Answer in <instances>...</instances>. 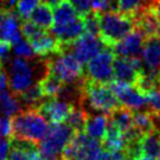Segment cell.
I'll use <instances>...</instances> for the list:
<instances>
[{"mask_svg":"<svg viewBox=\"0 0 160 160\" xmlns=\"http://www.w3.org/2000/svg\"><path fill=\"white\" fill-rule=\"evenodd\" d=\"M50 30L59 41L61 50L85 33L84 19L77 13L68 0H61L59 5L53 8V24Z\"/></svg>","mask_w":160,"mask_h":160,"instance_id":"1","label":"cell"},{"mask_svg":"<svg viewBox=\"0 0 160 160\" xmlns=\"http://www.w3.org/2000/svg\"><path fill=\"white\" fill-rule=\"evenodd\" d=\"M33 61L34 60L22 59L18 57L10 60L7 71L8 86L10 90L18 97L21 93H24L27 88H30L32 85H34L35 80L40 81L48 73V70L41 71V68L47 67V60H44L41 66H37V61L34 64Z\"/></svg>","mask_w":160,"mask_h":160,"instance_id":"2","label":"cell"},{"mask_svg":"<svg viewBox=\"0 0 160 160\" xmlns=\"http://www.w3.org/2000/svg\"><path fill=\"white\" fill-rule=\"evenodd\" d=\"M13 138L26 140L38 145L45 138L50 122L37 108L20 111L11 118Z\"/></svg>","mask_w":160,"mask_h":160,"instance_id":"3","label":"cell"},{"mask_svg":"<svg viewBox=\"0 0 160 160\" xmlns=\"http://www.w3.org/2000/svg\"><path fill=\"white\" fill-rule=\"evenodd\" d=\"M134 28V19L130 15L118 11L99 13V37L108 47L115 45Z\"/></svg>","mask_w":160,"mask_h":160,"instance_id":"4","label":"cell"},{"mask_svg":"<svg viewBox=\"0 0 160 160\" xmlns=\"http://www.w3.org/2000/svg\"><path fill=\"white\" fill-rule=\"evenodd\" d=\"M81 92H82L81 106L86 104L92 110L99 113L108 115L121 106L108 84L94 82L84 78Z\"/></svg>","mask_w":160,"mask_h":160,"instance_id":"5","label":"cell"},{"mask_svg":"<svg viewBox=\"0 0 160 160\" xmlns=\"http://www.w3.org/2000/svg\"><path fill=\"white\" fill-rule=\"evenodd\" d=\"M48 73L55 75L64 85H75L84 79V67L68 50H61L47 58Z\"/></svg>","mask_w":160,"mask_h":160,"instance_id":"6","label":"cell"},{"mask_svg":"<svg viewBox=\"0 0 160 160\" xmlns=\"http://www.w3.org/2000/svg\"><path fill=\"white\" fill-rule=\"evenodd\" d=\"M75 134L66 122L50 124L45 138L39 142V152L45 160H62V152Z\"/></svg>","mask_w":160,"mask_h":160,"instance_id":"7","label":"cell"},{"mask_svg":"<svg viewBox=\"0 0 160 160\" xmlns=\"http://www.w3.org/2000/svg\"><path fill=\"white\" fill-rule=\"evenodd\" d=\"M104 152L102 142L84 132H77L62 152V160H99Z\"/></svg>","mask_w":160,"mask_h":160,"instance_id":"8","label":"cell"},{"mask_svg":"<svg viewBox=\"0 0 160 160\" xmlns=\"http://www.w3.org/2000/svg\"><path fill=\"white\" fill-rule=\"evenodd\" d=\"M115 54L111 47H105L86 64L84 78L94 82L110 84L114 80L113 77V61Z\"/></svg>","mask_w":160,"mask_h":160,"instance_id":"9","label":"cell"},{"mask_svg":"<svg viewBox=\"0 0 160 160\" xmlns=\"http://www.w3.org/2000/svg\"><path fill=\"white\" fill-rule=\"evenodd\" d=\"M111 90L113 91L117 99L119 100L120 105L127 107L132 111L147 110L148 100L147 95L138 88L134 84H126L122 81L113 80L110 84Z\"/></svg>","mask_w":160,"mask_h":160,"instance_id":"10","label":"cell"},{"mask_svg":"<svg viewBox=\"0 0 160 160\" xmlns=\"http://www.w3.org/2000/svg\"><path fill=\"white\" fill-rule=\"evenodd\" d=\"M105 47L107 46L100 39L99 35L90 34L85 32L78 39L74 40L71 45L64 47L62 50H68L78 59L81 65H86L91 59H93Z\"/></svg>","mask_w":160,"mask_h":160,"instance_id":"11","label":"cell"},{"mask_svg":"<svg viewBox=\"0 0 160 160\" xmlns=\"http://www.w3.org/2000/svg\"><path fill=\"white\" fill-rule=\"evenodd\" d=\"M74 105L61 98H45L37 110L46 118L50 124L65 122Z\"/></svg>","mask_w":160,"mask_h":160,"instance_id":"12","label":"cell"},{"mask_svg":"<svg viewBox=\"0 0 160 160\" xmlns=\"http://www.w3.org/2000/svg\"><path fill=\"white\" fill-rule=\"evenodd\" d=\"M144 71V66L140 58H124L115 57L113 61V77L114 80L126 84H135L140 74Z\"/></svg>","mask_w":160,"mask_h":160,"instance_id":"13","label":"cell"},{"mask_svg":"<svg viewBox=\"0 0 160 160\" xmlns=\"http://www.w3.org/2000/svg\"><path fill=\"white\" fill-rule=\"evenodd\" d=\"M147 37L141 30L135 27L134 30L125 35L111 48L113 50L115 57L124 58H140Z\"/></svg>","mask_w":160,"mask_h":160,"instance_id":"14","label":"cell"},{"mask_svg":"<svg viewBox=\"0 0 160 160\" xmlns=\"http://www.w3.org/2000/svg\"><path fill=\"white\" fill-rule=\"evenodd\" d=\"M20 18L17 12L0 10V41L14 44L21 38Z\"/></svg>","mask_w":160,"mask_h":160,"instance_id":"15","label":"cell"},{"mask_svg":"<svg viewBox=\"0 0 160 160\" xmlns=\"http://www.w3.org/2000/svg\"><path fill=\"white\" fill-rule=\"evenodd\" d=\"M140 59L144 71L159 73L160 71V35L147 38L144 44Z\"/></svg>","mask_w":160,"mask_h":160,"instance_id":"16","label":"cell"},{"mask_svg":"<svg viewBox=\"0 0 160 160\" xmlns=\"http://www.w3.org/2000/svg\"><path fill=\"white\" fill-rule=\"evenodd\" d=\"M28 41L33 47L35 54L40 58H48L60 51L59 41L51 32H47V30L44 28L40 30Z\"/></svg>","mask_w":160,"mask_h":160,"instance_id":"17","label":"cell"},{"mask_svg":"<svg viewBox=\"0 0 160 160\" xmlns=\"http://www.w3.org/2000/svg\"><path fill=\"white\" fill-rule=\"evenodd\" d=\"M101 142L104 150L108 152L125 151L127 146V137L122 131H120L117 126L108 121L106 134Z\"/></svg>","mask_w":160,"mask_h":160,"instance_id":"18","label":"cell"},{"mask_svg":"<svg viewBox=\"0 0 160 160\" xmlns=\"http://www.w3.org/2000/svg\"><path fill=\"white\" fill-rule=\"evenodd\" d=\"M133 19L135 22V27L142 31L147 38L160 35V24L157 19L153 7L142 11L141 13L133 17Z\"/></svg>","mask_w":160,"mask_h":160,"instance_id":"19","label":"cell"},{"mask_svg":"<svg viewBox=\"0 0 160 160\" xmlns=\"http://www.w3.org/2000/svg\"><path fill=\"white\" fill-rule=\"evenodd\" d=\"M107 125H108V115L107 114H104V113L90 114L88 113L84 133L93 139L102 141L106 134V131H107Z\"/></svg>","mask_w":160,"mask_h":160,"instance_id":"20","label":"cell"},{"mask_svg":"<svg viewBox=\"0 0 160 160\" xmlns=\"http://www.w3.org/2000/svg\"><path fill=\"white\" fill-rule=\"evenodd\" d=\"M155 1L157 0H117V11L133 18L142 11L153 7Z\"/></svg>","mask_w":160,"mask_h":160,"instance_id":"21","label":"cell"},{"mask_svg":"<svg viewBox=\"0 0 160 160\" xmlns=\"http://www.w3.org/2000/svg\"><path fill=\"white\" fill-rule=\"evenodd\" d=\"M21 111V102L11 90L0 92V114L6 118H12Z\"/></svg>","mask_w":160,"mask_h":160,"instance_id":"22","label":"cell"},{"mask_svg":"<svg viewBox=\"0 0 160 160\" xmlns=\"http://www.w3.org/2000/svg\"><path fill=\"white\" fill-rule=\"evenodd\" d=\"M140 145L142 155L158 158L160 154V131L153 130L142 134Z\"/></svg>","mask_w":160,"mask_h":160,"instance_id":"23","label":"cell"},{"mask_svg":"<svg viewBox=\"0 0 160 160\" xmlns=\"http://www.w3.org/2000/svg\"><path fill=\"white\" fill-rule=\"evenodd\" d=\"M108 121L117 126L120 131L126 133L133 127V111L124 106H120L119 108L108 114Z\"/></svg>","mask_w":160,"mask_h":160,"instance_id":"24","label":"cell"},{"mask_svg":"<svg viewBox=\"0 0 160 160\" xmlns=\"http://www.w3.org/2000/svg\"><path fill=\"white\" fill-rule=\"evenodd\" d=\"M28 20H31L32 22H34L35 25H38L44 30H50L53 24V10L50 5L41 2L32 12Z\"/></svg>","mask_w":160,"mask_h":160,"instance_id":"25","label":"cell"},{"mask_svg":"<svg viewBox=\"0 0 160 160\" xmlns=\"http://www.w3.org/2000/svg\"><path fill=\"white\" fill-rule=\"evenodd\" d=\"M39 84L42 95L45 98H58L64 88V84L55 75L51 74V73H47L40 80Z\"/></svg>","mask_w":160,"mask_h":160,"instance_id":"26","label":"cell"},{"mask_svg":"<svg viewBox=\"0 0 160 160\" xmlns=\"http://www.w3.org/2000/svg\"><path fill=\"white\" fill-rule=\"evenodd\" d=\"M87 117H88V112L85 111V108L82 106H74L65 122L68 124L74 130L75 133L77 132H84Z\"/></svg>","mask_w":160,"mask_h":160,"instance_id":"27","label":"cell"},{"mask_svg":"<svg viewBox=\"0 0 160 160\" xmlns=\"http://www.w3.org/2000/svg\"><path fill=\"white\" fill-rule=\"evenodd\" d=\"M12 52L15 57L18 58H22V59L27 60H34L35 59V52L33 50L32 45L30 44V41L25 38H20L19 40H17L14 44L11 45Z\"/></svg>","mask_w":160,"mask_h":160,"instance_id":"28","label":"cell"},{"mask_svg":"<svg viewBox=\"0 0 160 160\" xmlns=\"http://www.w3.org/2000/svg\"><path fill=\"white\" fill-rule=\"evenodd\" d=\"M41 0H18L15 12L20 19L27 20L31 17L32 12L40 5Z\"/></svg>","mask_w":160,"mask_h":160,"instance_id":"29","label":"cell"},{"mask_svg":"<svg viewBox=\"0 0 160 160\" xmlns=\"http://www.w3.org/2000/svg\"><path fill=\"white\" fill-rule=\"evenodd\" d=\"M82 19H84L86 33L99 35V13L98 12L92 11L85 17H82Z\"/></svg>","mask_w":160,"mask_h":160,"instance_id":"30","label":"cell"},{"mask_svg":"<svg viewBox=\"0 0 160 160\" xmlns=\"http://www.w3.org/2000/svg\"><path fill=\"white\" fill-rule=\"evenodd\" d=\"M146 95L148 100V110L160 117V85L150 91Z\"/></svg>","mask_w":160,"mask_h":160,"instance_id":"31","label":"cell"},{"mask_svg":"<svg viewBox=\"0 0 160 160\" xmlns=\"http://www.w3.org/2000/svg\"><path fill=\"white\" fill-rule=\"evenodd\" d=\"M80 17H85L93 11V0H68Z\"/></svg>","mask_w":160,"mask_h":160,"instance_id":"32","label":"cell"},{"mask_svg":"<svg viewBox=\"0 0 160 160\" xmlns=\"http://www.w3.org/2000/svg\"><path fill=\"white\" fill-rule=\"evenodd\" d=\"M93 11L98 13L117 11V0H93Z\"/></svg>","mask_w":160,"mask_h":160,"instance_id":"33","label":"cell"},{"mask_svg":"<svg viewBox=\"0 0 160 160\" xmlns=\"http://www.w3.org/2000/svg\"><path fill=\"white\" fill-rule=\"evenodd\" d=\"M99 160H132L127 155L125 151H119V152H108L105 151L102 152V154L100 157Z\"/></svg>","mask_w":160,"mask_h":160,"instance_id":"34","label":"cell"},{"mask_svg":"<svg viewBox=\"0 0 160 160\" xmlns=\"http://www.w3.org/2000/svg\"><path fill=\"white\" fill-rule=\"evenodd\" d=\"M11 150V142L7 138H0V160H7Z\"/></svg>","mask_w":160,"mask_h":160,"instance_id":"35","label":"cell"},{"mask_svg":"<svg viewBox=\"0 0 160 160\" xmlns=\"http://www.w3.org/2000/svg\"><path fill=\"white\" fill-rule=\"evenodd\" d=\"M11 51H12V48H11L10 44L0 41V62H4L5 60L8 59Z\"/></svg>","mask_w":160,"mask_h":160,"instance_id":"36","label":"cell"},{"mask_svg":"<svg viewBox=\"0 0 160 160\" xmlns=\"http://www.w3.org/2000/svg\"><path fill=\"white\" fill-rule=\"evenodd\" d=\"M153 11H154L155 15H157V19L160 24V0H157L155 1L154 6H153Z\"/></svg>","mask_w":160,"mask_h":160,"instance_id":"37","label":"cell"},{"mask_svg":"<svg viewBox=\"0 0 160 160\" xmlns=\"http://www.w3.org/2000/svg\"><path fill=\"white\" fill-rule=\"evenodd\" d=\"M42 2H45V4H47V5H50L52 8H54L57 5H59V2L61 1V0H41Z\"/></svg>","mask_w":160,"mask_h":160,"instance_id":"38","label":"cell"},{"mask_svg":"<svg viewBox=\"0 0 160 160\" xmlns=\"http://www.w3.org/2000/svg\"><path fill=\"white\" fill-rule=\"evenodd\" d=\"M4 120H5V117L0 114V138H2V126H4Z\"/></svg>","mask_w":160,"mask_h":160,"instance_id":"39","label":"cell"},{"mask_svg":"<svg viewBox=\"0 0 160 160\" xmlns=\"http://www.w3.org/2000/svg\"><path fill=\"white\" fill-rule=\"evenodd\" d=\"M137 160H159L158 158H152V157H145V155H141L140 158H138Z\"/></svg>","mask_w":160,"mask_h":160,"instance_id":"40","label":"cell"},{"mask_svg":"<svg viewBox=\"0 0 160 160\" xmlns=\"http://www.w3.org/2000/svg\"><path fill=\"white\" fill-rule=\"evenodd\" d=\"M2 71V62H0V72Z\"/></svg>","mask_w":160,"mask_h":160,"instance_id":"41","label":"cell"},{"mask_svg":"<svg viewBox=\"0 0 160 160\" xmlns=\"http://www.w3.org/2000/svg\"><path fill=\"white\" fill-rule=\"evenodd\" d=\"M158 79H159V85H160V71H159V73H158Z\"/></svg>","mask_w":160,"mask_h":160,"instance_id":"42","label":"cell"},{"mask_svg":"<svg viewBox=\"0 0 160 160\" xmlns=\"http://www.w3.org/2000/svg\"><path fill=\"white\" fill-rule=\"evenodd\" d=\"M158 159H159V160H160V154H159V157H158Z\"/></svg>","mask_w":160,"mask_h":160,"instance_id":"43","label":"cell"},{"mask_svg":"<svg viewBox=\"0 0 160 160\" xmlns=\"http://www.w3.org/2000/svg\"><path fill=\"white\" fill-rule=\"evenodd\" d=\"M0 1H1V0H0Z\"/></svg>","mask_w":160,"mask_h":160,"instance_id":"44","label":"cell"}]
</instances>
